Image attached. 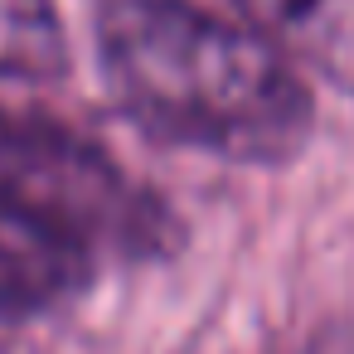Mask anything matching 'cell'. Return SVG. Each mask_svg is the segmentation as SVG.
<instances>
[{"mask_svg": "<svg viewBox=\"0 0 354 354\" xmlns=\"http://www.w3.org/2000/svg\"><path fill=\"white\" fill-rule=\"evenodd\" d=\"M97 59L151 136L228 165H281L315 127L301 68L243 15L194 0H112Z\"/></svg>", "mask_w": 354, "mask_h": 354, "instance_id": "6da1fadb", "label": "cell"}, {"mask_svg": "<svg viewBox=\"0 0 354 354\" xmlns=\"http://www.w3.org/2000/svg\"><path fill=\"white\" fill-rule=\"evenodd\" d=\"M0 214L93 277L175 243V214L97 141L10 107H0Z\"/></svg>", "mask_w": 354, "mask_h": 354, "instance_id": "7a4b0ae2", "label": "cell"}, {"mask_svg": "<svg viewBox=\"0 0 354 354\" xmlns=\"http://www.w3.org/2000/svg\"><path fill=\"white\" fill-rule=\"evenodd\" d=\"M238 10L296 68L354 97V0H238Z\"/></svg>", "mask_w": 354, "mask_h": 354, "instance_id": "3957f363", "label": "cell"}, {"mask_svg": "<svg viewBox=\"0 0 354 354\" xmlns=\"http://www.w3.org/2000/svg\"><path fill=\"white\" fill-rule=\"evenodd\" d=\"M68 68L59 0H0V83H49Z\"/></svg>", "mask_w": 354, "mask_h": 354, "instance_id": "277c9868", "label": "cell"}, {"mask_svg": "<svg viewBox=\"0 0 354 354\" xmlns=\"http://www.w3.org/2000/svg\"><path fill=\"white\" fill-rule=\"evenodd\" d=\"M296 354H354V335H325V339H310Z\"/></svg>", "mask_w": 354, "mask_h": 354, "instance_id": "5b68a950", "label": "cell"}]
</instances>
